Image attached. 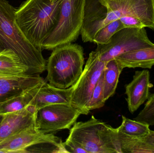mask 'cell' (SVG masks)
<instances>
[{"mask_svg":"<svg viewBox=\"0 0 154 153\" xmlns=\"http://www.w3.org/2000/svg\"><path fill=\"white\" fill-rule=\"evenodd\" d=\"M123 69L120 63L115 58L106 63L103 71L105 101L115 94L119 76Z\"/></svg>","mask_w":154,"mask_h":153,"instance_id":"ac0fdd59","label":"cell"},{"mask_svg":"<svg viewBox=\"0 0 154 153\" xmlns=\"http://www.w3.org/2000/svg\"><path fill=\"white\" fill-rule=\"evenodd\" d=\"M138 139L141 153H154V131L150 130L149 134Z\"/></svg>","mask_w":154,"mask_h":153,"instance_id":"cb8c5ba5","label":"cell"},{"mask_svg":"<svg viewBox=\"0 0 154 153\" xmlns=\"http://www.w3.org/2000/svg\"><path fill=\"white\" fill-rule=\"evenodd\" d=\"M44 81L39 75H0V104Z\"/></svg>","mask_w":154,"mask_h":153,"instance_id":"5bb4252c","label":"cell"},{"mask_svg":"<svg viewBox=\"0 0 154 153\" xmlns=\"http://www.w3.org/2000/svg\"><path fill=\"white\" fill-rule=\"evenodd\" d=\"M105 102L104 99V78L102 72L93 90L87 106L88 112L89 113L90 110L102 107L105 105Z\"/></svg>","mask_w":154,"mask_h":153,"instance_id":"7402d4cb","label":"cell"},{"mask_svg":"<svg viewBox=\"0 0 154 153\" xmlns=\"http://www.w3.org/2000/svg\"><path fill=\"white\" fill-rule=\"evenodd\" d=\"M105 64L100 59L97 51L91 52L82 73L74 84L70 104L81 111L82 115L89 114L87 106Z\"/></svg>","mask_w":154,"mask_h":153,"instance_id":"52a82bcc","label":"cell"},{"mask_svg":"<svg viewBox=\"0 0 154 153\" xmlns=\"http://www.w3.org/2000/svg\"><path fill=\"white\" fill-rule=\"evenodd\" d=\"M68 138L88 153H121L117 128L93 116L88 121L76 122L70 128Z\"/></svg>","mask_w":154,"mask_h":153,"instance_id":"277c9868","label":"cell"},{"mask_svg":"<svg viewBox=\"0 0 154 153\" xmlns=\"http://www.w3.org/2000/svg\"><path fill=\"white\" fill-rule=\"evenodd\" d=\"M36 127L23 130L0 142V153H24L25 150L47 136Z\"/></svg>","mask_w":154,"mask_h":153,"instance_id":"9a60e30c","label":"cell"},{"mask_svg":"<svg viewBox=\"0 0 154 153\" xmlns=\"http://www.w3.org/2000/svg\"><path fill=\"white\" fill-rule=\"evenodd\" d=\"M39 84L1 103L0 114L3 115L25 108L34 98Z\"/></svg>","mask_w":154,"mask_h":153,"instance_id":"d6986e66","label":"cell"},{"mask_svg":"<svg viewBox=\"0 0 154 153\" xmlns=\"http://www.w3.org/2000/svg\"><path fill=\"white\" fill-rule=\"evenodd\" d=\"M86 0H64L57 25L42 46L52 50L58 46L75 41L83 25Z\"/></svg>","mask_w":154,"mask_h":153,"instance_id":"5b68a950","label":"cell"},{"mask_svg":"<svg viewBox=\"0 0 154 153\" xmlns=\"http://www.w3.org/2000/svg\"><path fill=\"white\" fill-rule=\"evenodd\" d=\"M3 115L0 114V123L2 122V120L3 119Z\"/></svg>","mask_w":154,"mask_h":153,"instance_id":"4316f807","label":"cell"},{"mask_svg":"<svg viewBox=\"0 0 154 153\" xmlns=\"http://www.w3.org/2000/svg\"><path fill=\"white\" fill-rule=\"evenodd\" d=\"M134 120L149 126L154 125V93L149 96L144 107L135 118Z\"/></svg>","mask_w":154,"mask_h":153,"instance_id":"603a6c76","label":"cell"},{"mask_svg":"<svg viewBox=\"0 0 154 153\" xmlns=\"http://www.w3.org/2000/svg\"><path fill=\"white\" fill-rule=\"evenodd\" d=\"M0 75H33L32 74L29 67L21 61L16 54L10 49H5L0 53Z\"/></svg>","mask_w":154,"mask_h":153,"instance_id":"e0dca14e","label":"cell"},{"mask_svg":"<svg viewBox=\"0 0 154 153\" xmlns=\"http://www.w3.org/2000/svg\"><path fill=\"white\" fill-rule=\"evenodd\" d=\"M125 28H145L142 21L134 16H124L119 19Z\"/></svg>","mask_w":154,"mask_h":153,"instance_id":"d4e9b609","label":"cell"},{"mask_svg":"<svg viewBox=\"0 0 154 153\" xmlns=\"http://www.w3.org/2000/svg\"><path fill=\"white\" fill-rule=\"evenodd\" d=\"M63 147L66 153H88L86 150L83 149L75 142L67 138L66 141L62 143Z\"/></svg>","mask_w":154,"mask_h":153,"instance_id":"484cf974","label":"cell"},{"mask_svg":"<svg viewBox=\"0 0 154 153\" xmlns=\"http://www.w3.org/2000/svg\"><path fill=\"white\" fill-rule=\"evenodd\" d=\"M123 68L151 69L154 66V46L134 49L115 58Z\"/></svg>","mask_w":154,"mask_h":153,"instance_id":"2e32d148","label":"cell"},{"mask_svg":"<svg viewBox=\"0 0 154 153\" xmlns=\"http://www.w3.org/2000/svg\"><path fill=\"white\" fill-rule=\"evenodd\" d=\"M15 11L8 1L0 0V53L5 49L12 50L29 67L32 74L39 75L47 66L42 49L23 35L16 22Z\"/></svg>","mask_w":154,"mask_h":153,"instance_id":"7a4b0ae2","label":"cell"},{"mask_svg":"<svg viewBox=\"0 0 154 153\" xmlns=\"http://www.w3.org/2000/svg\"><path fill=\"white\" fill-rule=\"evenodd\" d=\"M106 8L107 15L100 29L124 16L139 18L145 28L154 31V0H100Z\"/></svg>","mask_w":154,"mask_h":153,"instance_id":"ba28073f","label":"cell"},{"mask_svg":"<svg viewBox=\"0 0 154 153\" xmlns=\"http://www.w3.org/2000/svg\"><path fill=\"white\" fill-rule=\"evenodd\" d=\"M121 125L118 131L135 138H140L149 134L150 126L135 120H132L122 116Z\"/></svg>","mask_w":154,"mask_h":153,"instance_id":"ffe728a7","label":"cell"},{"mask_svg":"<svg viewBox=\"0 0 154 153\" xmlns=\"http://www.w3.org/2000/svg\"><path fill=\"white\" fill-rule=\"evenodd\" d=\"M124 28L120 19L111 22L98 31L94 37L93 42L97 45L107 44L117 32Z\"/></svg>","mask_w":154,"mask_h":153,"instance_id":"44dd1931","label":"cell"},{"mask_svg":"<svg viewBox=\"0 0 154 153\" xmlns=\"http://www.w3.org/2000/svg\"><path fill=\"white\" fill-rule=\"evenodd\" d=\"M81 115V111L70 104L49 105L37 111L36 127L43 134L70 129Z\"/></svg>","mask_w":154,"mask_h":153,"instance_id":"9c48e42d","label":"cell"},{"mask_svg":"<svg viewBox=\"0 0 154 153\" xmlns=\"http://www.w3.org/2000/svg\"><path fill=\"white\" fill-rule=\"evenodd\" d=\"M145 28H124L117 32L107 44L97 45L95 50L100 60L106 63L128 51L154 46Z\"/></svg>","mask_w":154,"mask_h":153,"instance_id":"8992f818","label":"cell"},{"mask_svg":"<svg viewBox=\"0 0 154 153\" xmlns=\"http://www.w3.org/2000/svg\"><path fill=\"white\" fill-rule=\"evenodd\" d=\"M37 112L26 107L3 114L0 123V142L23 130L36 127Z\"/></svg>","mask_w":154,"mask_h":153,"instance_id":"30bf717a","label":"cell"},{"mask_svg":"<svg viewBox=\"0 0 154 153\" xmlns=\"http://www.w3.org/2000/svg\"><path fill=\"white\" fill-rule=\"evenodd\" d=\"M150 79V72L148 70L136 71L133 80L126 85L128 106L132 114L148 99L151 85Z\"/></svg>","mask_w":154,"mask_h":153,"instance_id":"7c38bea8","label":"cell"},{"mask_svg":"<svg viewBox=\"0 0 154 153\" xmlns=\"http://www.w3.org/2000/svg\"><path fill=\"white\" fill-rule=\"evenodd\" d=\"M64 0H27L15 11L16 22L26 38L41 49L56 28Z\"/></svg>","mask_w":154,"mask_h":153,"instance_id":"6da1fadb","label":"cell"},{"mask_svg":"<svg viewBox=\"0 0 154 153\" xmlns=\"http://www.w3.org/2000/svg\"><path fill=\"white\" fill-rule=\"evenodd\" d=\"M74 85L67 89H60L45 82L39 84L34 98L28 106L36 111L46 106L55 104H70Z\"/></svg>","mask_w":154,"mask_h":153,"instance_id":"4fadbf2b","label":"cell"},{"mask_svg":"<svg viewBox=\"0 0 154 153\" xmlns=\"http://www.w3.org/2000/svg\"><path fill=\"white\" fill-rule=\"evenodd\" d=\"M52 50L46 66L47 79L52 86L67 89L76 83L83 72V48L80 45L69 43Z\"/></svg>","mask_w":154,"mask_h":153,"instance_id":"3957f363","label":"cell"},{"mask_svg":"<svg viewBox=\"0 0 154 153\" xmlns=\"http://www.w3.org/2000/svg\"><path fill=\"white\" fill-rule=\"evenodd\" d=\"M107 15L106 8L100 0H86L84 20L80 34L83 42H93L96 33Z\"/></svg>","mask_w":154,"mask_h":153,"instance_id":"8fae6325","label":"cell"}]
</instances>
